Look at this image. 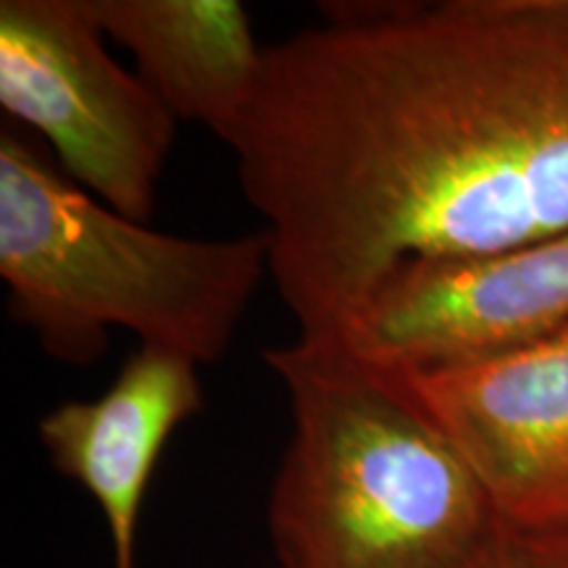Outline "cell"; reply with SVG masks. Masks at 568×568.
<instances>
[{"label": "cell", "mask_w": 568, "mask_h": 568, "mask_svg": "<svg viewBox=\"0 0 568 568\" xmlns=\"http://www.w3.org/2000/svg\"><path fill=\"white\" fill-rule=\"evenodd\" d=\"M224 142L303 335L389 272L568 230V0L326 3Z\"/></svg>", "instance_id": "cell-1"}, {"label": "cell", "mask_w": 568, "mask_h": 568, "mask_svg": "<svg viewBox=\"0 0 568 568\" xmlns=\"http://www.w3.org/2000/svg\"><path fill=\"white\" fill-rule=\"evenodd\" d=\"M264 361L293 435L268 497L282 568H471L503 535L493 503L403 374L337 335H301Z\"/></svg>", "instance_id": "cell-2"}, {"label": "cell", "mask_w": 568, "mask_h": 568, "mask_svg": "<svg viewBox=\"0 0 568 568\" xmlns=\"http://www.w3.org/2000/svg\"><path fill=\"white\" fill-rule=\"evenodd\" d=\"M0 276L11 316L61 364H95L124 329L203 366L230 351L272 280V247L266 232L197 240L134 222L3 130Z\"/></svg>", "instance_id": "cell-3"}, {"label": "cell", "mask_w": 568, "mask_h": 568, "mask_svg": "<svg viewBox=\"0 0 568 568\" xmlns=\"http://www.w3.org/2000/svg\"><path fill=\"white\" fill-rule=\"evenodd\" d=\"M0 105L45 138L71 182L151 222L180 122L109 53L88 0L0 3Z\"/></svg>", "instance_id": "cell-4"}, {"label": "cell", "mask_w": 568, "mask_h": 568, "mask_svg": "<svg viewBox=\"0 0 568 568\" xmlns=\"http://www.w3.org/2000/svg\"><path fill=\"white\" fill-rule=\"evenodd\" d=\"M568 326V230L468 258L389 272L332 332L400 374L471 364Z\"/></svg>", "instance_id": "cell-5"}, {"label": "cell", "mask_w": 568, "mask_h": 568, "mask_svg": "<svg viewBox=\"0 0 568 568\" xmlns=\"http://www.w3.org/2000/svg\"><path fill=\"white\" fill-rule=\"evenodd\" d=\"M403 379L485 487L503 527H568V326Z\"/></svg>", "instance_id": "cell-6"}, {"label": "cell", "mask_w": 568, "mask_h": 568, "mask_svg": "<svg viewBox=\"0 0 568 568\" xmlns=\"http://www.w3.org/2000/svg\"><path fill=\"white\" fill-rule=\"evenodd\" d=\"M195 361L140 345L95 400H69L40 418L38 435L61 477L98 503L113 568H138V527L163 447L205 406Z\"/></svg>", "instance_id": "cell-7"}, {"label": "cell", "mask_w": 568, "mask_h": 568, "mask_svg": "<svg viewBox=\"0 0 568 568\" xmlns=\"http://www.w3.org/2000/svg\"><path fill=\"white\" fill-rule=\"evenodd\" d=\"M105 40L138 61L140 80L176 122L226 142L251 109L266 48L240 0H88Z\"/></svg>", "instance_id": "cell-8"}, {"label": "cell", "mask_w": 568, "mask_h": 568, "mask_svg": "<svg viewBox=\"0 0 568 568\" xmlns=\"http://www.w3.org/2000/svg\"><path fill=\"white\" fill-rule=\"evenodd\" d=\"M506 568H568V527L506 529Z\"/></svg>", "instance_id": "cell-9"}, {"label": "cell", "mask_w": 568, "mask_h": 568, "mask_svg": "<svg viewBox=\"0 0 568 568\" xmlns=\"http://www.w3.org/2000/svg\"><path fill=\"white\" fill-rule=\"evenodd\" d=\"M471 568H506V527H503V535L495 542V548L489 550L487 556Z\"/></svg>", "instance_id": "cell-10"}]
</instances>
